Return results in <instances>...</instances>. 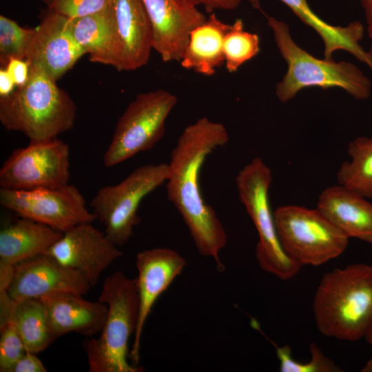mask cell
I'll use <instances>...</instances> for the list:
<instances>
[{
    "label": "cell",
    "mask_w": 372,
    "mask_h": 372,
    "mask_svg": "<svg viewBox=\"0 0 372 372\" xmlns=\"http://www.w3.org/2000/svg\"><path fill=\"white\" fill-rule=\"evenodd\" d=\"M35 354L25 351L14 365L11 372H45V367Z\"/></svg>",
    "instance_id": "cell-30"
},
{
    "label": "cell",
    "mask_w": 372,
    "mask_h": 372,
    "mask_svg": "<svg viewBox=\"0 0 372 372\" xmlns=\"http://www.w3.org/2000/svg\"><path fill=\"white\" fill-rule=\"evenodd\" d=\"M98 300L107 304L108 313L99 337L87 340L84 346L89 371H143L127 362L128 341L135 333L139 313L136 280L121 271L110 274L103 281Z\"/></svg>",
    "instance_id": "cell-5"
},
{
    "label": "cell",
    "mask_w": 372,
    "mask_h": 372,
    "mask_svg": "<svg viewBox=\"0 0 372 372\" xmlns=\"http://www.w3.org/2000/svg\"><path fill=\"white\" fill-rule=\"evenodd\" d=\"M136 265L139 313L134 342L129 353L134 366H137L139 361L141 335L148 316L160 295L182 273L187 261L174 249L158 247L138 252Z\"/></svg>",
    "instance_id": "cell-15"
},
{
    "label": "cell",
    "mask_w": 372,
    "mask_h": 372,
    "mask_svg": "<svg viewBox=\"0 0 372 372\" xmlns=\"http://www.w3.org/2000/svg\"><path fill=\"white\" fill-rule=\"evenodd\" d=\"M0 371L11 372L26 351L12 318L0 325Z\"/></svg>",
    "instance_id": "cell-28"
},
{
    "label": "cell",
    "mask_w": 372,
    "mask_h": 372,
    "mask_svg": "<svg viewBox=\"0 0 372 372\" xmlns=\"http://www.w3.org/2000/svg\"><path fill=\"white\" fill-rule=\"evenodd\" d=\"M6 68L13 79L17 87L25 83L29 75L30 65L25 60L11 59Z\"/></svg>",
    "instance_id": "cell-31"
},
{
    "label": "cell",
    "mask_w": 372,
    "mask_h": 372,
    "mask_svg": "<svg viewBox=\"0 0 372 372\" xmlns=\"http://www.w3.org/2000/svg\"><path fill=\"white\" fill-rule=\"evenodd\" d=\"M275 42L287 64V70L276 86V94L282 103L293 99L302 89L340 87L357 100L371 96V82L355 65L347 61L316 58L293 40L285 22L267 17Z\"/></svg>",
    "instance_id": "cell-4"
},
{
    "label": "cell",
    "mask_w": 372,
    "mask_h": 372,
    "mask_svg": "<svg viewBox=\"0 0 372 372\" xmlns=\"http://www.w3.org/2000/svg\"><path fill=\"white\" fill-rule=\"evenodd\" d=\"M17 87V85L4 68L0 69V97H4L10 95Z\"/></svg>",
    "instance_id": "cell-33"
},
{
    "label": "cell",
    "mask_w": 372,
    "mask_h": 372,
    "mask_svg": "<svg viewBox=\"0 0 372 372\" xmlns=\"http://www.w3.org/2000/svg\"><path fill=\"white\" fill-rule=\"evenodd\" d=\"M76 114V105L69 94L36 65L30 66L24 84L0 97L1 125L30 141L56 138L74 127Z\"/></svg>",
    "instance_id": "cell-3"
},
{
    "label": "cell",
    "mask_w": 372,
    "mask_h": 372,
    "mask_svg": "<svg viewBox=\"0 0 372 372\" xmlns=\"http://www.w3.org/2000/svg\"><path fill=\"white\" fill-rule=\"evenodd\" d=\"M366 342L372 347V324L365 335Z\"/></svg>",
    "instance_id": "cell-36"
},
{
    "label": "cell",
    "mask_w": 372,
    "mask_h": 372,
    "mask_svg": "<svg viewBox=\"0 0 372 372\" xmlns=\"http://www.w3.org/2000/svg\"><path fill=\"white\" fill-rule=\"evenodd\" d=\"M91 287L81 273L43 254L14 265L7 293L17 302L56 293L84 295Z\"/></svg>",
    "instance_id": "cell-13"
},
{
    "label": "cell",
    "mask_w": 372,
    "mask_h": 372,
    "mask_svg": "<svg viewBox=\"0 0 372 372\" xmlns=\"http://www.w3.org/2000/svg\"><path fill=\"white\" fill-rule=\"evenodd\" d=\"M192 4L198 6L203 5L206 8L211 10L214 9L234 10L242 0H188Z\"/></svg>",
    "instance_id": "cell-32"
},
{
    "label": "cell",
    "mask_w": 372,
    "mask_h": 372,
    "mask_svg": "<svg viewBox=\"0 0 372 372\" xmlns=\"http://www.w3.org/2000/svg\"><path fill=\"white\" fill-rule=\"evenodd\" d=\"M362 372H372V356L368 360L364 366L362 367Z\"/></svg>",
    "instance_id": "cell-35"
},
{
    "label": "cell",
    "mask_w": 372,
    "mask_h": 372,
    "mask_svg": "<svg viewBox=\"0 0 372 372\" xmlns=\"http://www.w3.org/2000/svg\"><path fill=\"white\" fill-rule=\"evenodd\" d=\"M47 225L19 216L0 231V263L14 266L44 254L63 236Z\"/></svg>",
    "instance_id": "cell-20"
},
{
    "label": "cell",
    "mask_w": 372,
    "mask_h": 372,
    "mask_svg": "<svg viewBox=\"0 0 372 372\" xmlns=\"http://www.w3.org/2000/svg\"><path fill=\"white\" fill-rule=\"evenodd\" d=\"M70 148L57 138L30 141L14 149L0 169V188H56L69 183Z\"/></svg>",
    "instance_id": "cell-10"
},
{
    "label": "cell",
    "mask_w": 372,
    "mask_h": 372,
    "mask_svg": "<svg viewBox=\"0 0 372 372\" xmlns=\"http://www.w3.org/2000/svg\"><path fill=\"white\" fill-rule=\"evenodd\" d=\"M313 312L324 335L355 342L372 324V265L335 268L325 273L316 291Z\"/></svg>",
    "instance_id": "cell-2"
},
{
    "label": "cell",
    "mask_w": 372,
    "mask_h": 372,
    "mask_svg": "<svg viewBox=\"0 0 372 372\" xmlns=\"http://www.w3.org/2000/svg\"><path fill=\"white\" fill-rule=\"evenodd\" d=\"M69 19L71 32L89 55V60L111 65L118 70L120 52L111 3L100 12Z\"/></svg>",
    "instance_id": "cell-21"
},
{
    "label": "cell",
    "mask_w": 372,
    "mask_h": 372,
    "mask_svg": "<svg viewBox=\"0 0 372 372\" xmlns=\"http://www.w3.org/2000/svg\"><path fill=\"white\" fill-rule=\"evenodd\" d=\"M228 141L225 125L207 117L187 126L172 152L166 185L167 198L183 217L196 249L213 258L219 271L225 270L219 255L227 235L215 210L203 198L199 176L206 158Z\"/></svg>",
    "instance_id": "cell-1"
},
{
    "label": "cell",
    "mask_w": 372,
    "mask_h": 372,
    "mask_svg": "<svg viewBox=\"0 0 372 372\" xmlns=\"http://www.w3.org/2000/svg\"><path fill=\"white\" fill-rule=\"evenodd\" d=\"M225 65L230 73L236 72L245 62L260 51V39L257 34L245 31L242 19H236L224 39Z\"/></svg>",
    "instance_id": "cell-25"
},
{
    "label": "cell",
    "mask_w": 372,
    "mask_h": 372,
    "mask_svg": "<svg viewBox=\"0 0 372 372\" xmlns=\"http://www.w3.org/2000/svg\"><path fill=\"white\" fill-rule=\"evenodd\" d=\"M176 103V96L163 89L137 94L117 122L104 165L114 166L153 148L164 136L165 121Z\"/></svg>",
    "instance_id": "cell-9"
},
{
    "label": "cell",
    "mask_w": 372,
    "mask_h": 372,
    "mask_svg": "<svg viewBox=\"0 0 372 372\" xmlns=\"http://www.w3.org/2000/svg\"><path fill=\"white\" fill-rule=\"evenodd\" d=\"M348 238L372 244V203L339 185L323 190L316 207Z\"/></svg>",
    "instance_id": "cell-19"
},
{
    "label": "cell",
    "mask_w": 372,
    "mask_h": 372,
    "mask_svg": "<svg viewBox=\"0 0 372 372\" xmlns=\"http://www.w3.org/2000/svg\"><path fill=\"white\" fill-rule=\"evenodd\" d=\"M273 213L282 249L300 266L321 265L340 256L348 246L349 238L317 208L290 205Z\"/></svg>",
    "instance_id": "cell-7"
},
{
    "label": "cell",
    "mask_w": 372,
    "mask_h": 372,
    "mask_svg": "<svg viewBox=\"0 0 372 372\" xmlns=\"http://www.w3.org/2000/svg\"><path fill=\"white\" fill-rule=\"evenodd\" d=\"M74 293H56L39 299L45 307L51 335L57 338L70 332L87 337L101 333L107 319L105 303L84 299Z\"/></svg>",
    "instance_id": "cell-17"
},
{
    "label": "cell",
    "mask_w": 372,
    "mask_h": 372,
    "mask_svg": "<svg viewBox=\"0 0 372 372\" xmlns=\"http://www.w3.org/2000/svg\"><path fill=\"white\" fill-rule=\"evenodd\" d=\"M277 357L280 361V371L282 372H338L342 370L333 360L322 353L318 346L312 342L309 345L311 359L309 362L300 363L291 356L290 347H278Z\"/></svg>",
    "instance_id": "cell-27"
},
{
    "label": "cell",
    "mask_w": 372,
    "mask_h": 372,
    "mask_svg": "<svg viewBox=\"0 0 372 372\" xmlns=\"http://www.w3.org/2000/svg\"><path fill=\"white\" fill-rule=\"evenodd\" d=\"M10 318L14 321L26 351H43L55 340L50 332L45 307L39 298L14 302Z\"/></svg>",
    "instance_id": "cell-23"
},
{
    "label": "cell",
    "mask_w": 372,
    "mask_h": 372,
    "mask_svg": "<svg viewBox=\"0 0 372 372\" xmlns=\"http://www.w3.org/2000/svg\"><path fill=\"white\" fill-rule=\"evenodd\" d=\"M44 254L81 273L91 287L112 262L123 256L92 223H80L65 231Z\"/></svg>",
    "instance_id": "cell-12"
},
{
    "label": "cell",
    "mask_w": 372,
    "mask_h": 372,
    "mask_svg": "<svg viewBox=\"0 0 372 372\" xmlns=\"http://www.w3.org/2000/svg\"><path fill=\"white\" fill-rule=\"evenodd\" d=\"M360 3L364 9L367 23V32L371 40L370 52L372 54V0H360Z\"/></svg>",
    "instance_id": "cell-34"
},
{
    "label": "cell",
    "mask_w": 372,
    "mask_h": 372,
    "mask_svg": "<svg viewBox=\"0 0 372 372\" xmlns=\"http://www.w3.org/2000/svg\"><path fill=\"white\" fill-rule=\"evenodd\" d=\"M120 59L118 71L145 65L152 50L151 26L143 0H110Z\"/></svg>",
    "instance_id": "cell-18"
},
{
    "label": "cell",
    "mask_w": 372,
    "mask_h": 372,
    "mask_svg": "<svg viewBox=\"0 0 372 372\" xmlns=\"http://www.w3.org/2000/svg\"><path fill=\"white\" fill-rule=\"evenodd\" d=\"M271 180V169L256 157L240 170L236 183L239 198L258 234L256 258L260 267L287 280L297 275L301 266L287 255L280 244L269 200Z\"/></svg>",
    "instance_id": "cell-6"
},
{
    "label": "cell",
    "mask_w": 372,
    "mask_h": 372,
    "mask_svg": "<svg viewBox=\"0 0 372 372\" xmlns=\"http://www.w3.org/2000/svg\"><path fill=\"white\" fill-rule=\"evenodd\" d=\"M230 27L214 13L210 14L204 23L192 32L180 65L202 75H214L225 64L224 39Z\"/></svg>",
    "instance_id": "cell-22"
},
{
    "label": "cell",
    "mask_w": 372,
    "mask_h": 372,
    "mask_svg": "<svg viewBox=\"0 0 372 372\" xmlns=\"http://www.w3.org/2000/svg\"><path fill=\"white\" fill-rule=\"evenodd\" d=\"M350 161L342 163L337 173L339 185L372 199V136H359L348 146Z\"/></svg>",
    "instance_id": "cell-24"
},
{
    "label": "cell",
    "mask_w": 372,
    "mask_h": 372,
    "mask_svg": "<svg viewBox=\"0 0 372 372\" xmlns=\"http://www.w3.org/2000/svg\"><path fill=\"white\" fill-rule=\"evenodd\" d=\"M34 28L26 29L5 16H0V63L6 68L13 59L25 60Z\"/></svg>",
    "instance_id": "cell-26"
},
{
    "label": "cell",
    "mask_w": 372,
    "mask_h": 372,
    "mask_svg": "<svg viewBox=\"0 0 372 372\" xmlns=\"http://www.w3.org/2000/svg\"><path fill=\"white\" fill-rule=\"evenodd\" d=\"M151 26L152 49L164 62H180L192 32L207 17L188 0H143Z\"/></svg>",
    "instance_id": "cell-14"
},
{
    "label": "cell",
    "mask_w": 372,
    "mask_h": 372,
    "mask_svg": "<svg viewBox=\"0 0 372 372\" xmlns=\"http://www.w3.org/2000/svg\"><path fill=\"white\" fill-rule=\"evenodd\" d=\"M85 54L71 32L70 19L48 10L34 28L25 61L30 66L41 68L56 82Z\"/></svg>",
    "instance_id": "cell-16"
},
{
    "label": "cell",
    "mask_w": 372,
    "mask_h": 372,
    "mask_svg": "<svg viewBox=\"0 0 372 372\" xmlns=\"http://www.w3.org/2000/svg\"><path fill=\"white\" fill-rule=\"evenodd\" d=\"M169 164H147L132 171L115 185L100 188L90 201L93 213L105 227L107 238L116 246L125 244L141 223L138 209L142 200L167 181Z\"/></svg>",
    "instance_id": "cell-8"
},
{
    "label": "cell",
    "mask_w": 372,
    "mask_h": 372,
    "mask_svg": "<svg viewBox=\"0 0 372 372\" xmlns=\"http://www.w3.org/2000/svg\"><path fill=\"white\" fill-rule=\"evenodd\" d=\"M0 204L18 216L29 218L65 232L96 215L85 205L80 191L69 183L56 188L0 189Z\"/></svg>",
    "instance_id": "cell-11"
},
{
    "label": "cell",
    "mask_w": 372,
    "mask_h": 372,
    "mask_svg": "<svg viewBox=\"0 0 372 372\" xmlns=\"http://www.w3.org/2000/svg\"><path fill=\"white\" fill-rule=\"evenodd\" d=\"M48 10L76 19L105 10L110 5V0H42Z\"/></svg>",
    "instance_id": "cell-29"
}]
</instances>
